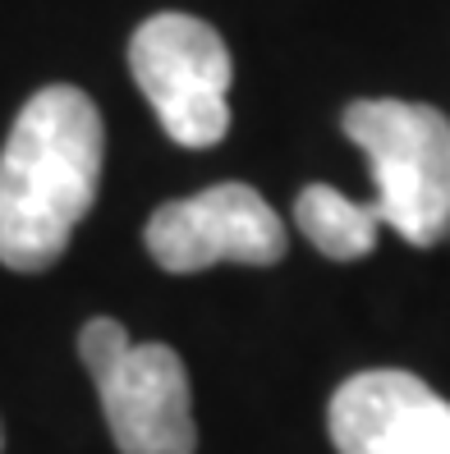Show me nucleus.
Returning a JSON list of instances; mask_svg holds the SVG:
<instances>
[{
  "label": "nucleus",
  "mask_w": 450,
  "mask_h": 454,
  "mask_svg": "<svg viewBox=\"0 0 450 454\" xmlns=\"http://www.w3.org/2000/svg\"><path fill=\"white\" fill-rule=\"evenodd\" d=\"M101 413L120 454H193L189 372L170 344H134L106 377H97Z\"/></svg>",
  "instance_id": "nucleus-6"
},
{
  "label": "nucleus",
  "mask_w": 450,
  "mask_h": 454,
  "mask_svg": "<svg viewBox=\"0 0 450 454\" xmlns=\"http://www.w3.org/2000/svg\"><path fill=\"white\" fill-rule=\"evenodd\" d=\"M340 129L367 156L382 225L414 248L450 234V120L418 101H350Z\"/></svg>",
  "instance_id": "nucleus-2"
},
{
  "label": "nucleus",
  "mask_w": 450,
  "mask_h": 454,
  "mask_svg": "<svg viewBox=\"0 0 450 454\" xmlns=\"http://www.w3.org/2000/svg\"><path fill=\"white\" fill-rule=\"evenodd\" d=\"M327 427L340 454H450V399L400 367L350 377L331 395Z\"/></svg>",
  "instance_id": "nucleus-5"
},
{
  "label": "nucleus",
  "mask_w": 450,
  "mask_h": 454,
  "mask_svg": "<svg viewBox=\"0 0 450 454\" xmlns=\"http://www.w3.org/2000/svg\"><path fill=\"white\" fill-rule=\"evenodd\" d=\"M295 225L304 239L331 262H359L373 253L382 234V211L377 202H354L331 184H308L295 198Z\"/></svg>",
  "instance_id": "nucleus-7"
},
{
  "label": "nucleus",
  "mask_w": 450,
  "mask_h": 454,
  "mask_svg": "<svg viewBox=\"0 0 450 454\" xmlns=\"http://www.w3.org/2000/svg\"><path fill=\"white\" fill-rule=\"evenodd\" d=\"M129 69L179 147H217L230 129V51L198 14H152L129 42Z\"/></svg>",
  "instance_id": "nucleus-3"
},
{
  "label": "nucleus",
  "mask_w": 450,
  "mask_h": 454,
  "mask_svg": "<svg viewBox=\"0 0 450 454\" xmlns=\"http://www.w3.org/2000/svg\"><path fill=\"white\" fill-rule=\"evenodd\" d=\"M0 445H5V432H0Z\"/></svg>",
  "instance_id": "nucleus-9"
},
{
  "label": "nucleus",
  "mask_w": 450,
  "mask_h": 454,
  "mask_svg": "<svg viewBox=\"0 0 450 454\" xmlns=\"http://www.w3.org/2000/svg\"><path fill=\"white\" fill-rule=\"evenodd\" d=\"M129 349H134V340H129V331L115 322V317H92V322L78 331V358H83V367L92 372V381L106 377Z\"/></svg>",
  "instance_id": "nucleus-8"
},
{
  "label": "nucleus",
  "mask_w": 450,
  "mask_h": 454,
  "mask_svg": "<svg viewBox=\"0 0 450 454\" xmlns=\"http://www.w3.org/2000/svg\"><path fill=\"white\" fill-rule=\"evenodd\" d=\"M289 248L272 202L249 184H211L193 198L162 202L147 221V253L162 271L193 276L221 262L272 266Z\"/></svg>",
  "instance_id": "nucleus-4"
},
{
  "label": "nucleus",
  "mask_w": 450,
  "mask_h": 454,
  "mask_svg": "<svg viewBox=\"0 0 450 454\" xmlns=\"http://www.w3.org/2000/svg\"><path fill=\"white\" fill-rule=\"evenodd\" d=\"M106 156L101 111L83 88L51 83L19 111L0 152V266L46 271L97 202Z\"/></svg>",
  "instance_id": "nucleus-1"
}]
</instances>
